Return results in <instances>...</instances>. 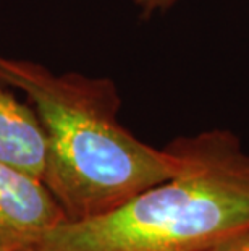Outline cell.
Wrapping results in <instances>:
<instances>
[{
    "label": "cell",
    "mask_w": 249,
    "mask_h": 251,
    "mask_svg": "<svg viewBox=\"0 0 249 251\" xmlns=\"http://www.w3.org/2000/svg\"><path fill=\"white\" fill-rule=\"evenodd\" d=\"M0 81L33 100L47 136L42 181L67 221L109 214L183 169L178 141L156 149L120 124L121 100L112 79L55 75L38 63L0 57Z\"/></svg>",
    "instance_id": "1"
},
{
    "label": "cell",
    "mask_w": 249,
    "mask_h": 251,
    "mask_svg": "<svg viewBox=\"0 0 249 251\" xmlns=\"http://www.w3.org/2000/svg\"><path fill=\"white\" fill-rule=\"evenodd\" d=\"M178 175L109 214L65 221L28 251H207L249 228V154L228 130L177 140Z\"/></svg>",
    "instance_id": "2"
},
{
    "label": "cell",
    "mask_w": 249,
    "mask_h": 251,
    "mask_svg": "<svg viewBox=\"0 0 249 251\" xmlns=\"http://www.w3.org/2000/svg\"><path fill=\"white\" fill-rule=\"evenodd\" d=\"M65 221L44 181L0 162V251H28Z\"/></svg>",
    "instance_id": "3"
},
{
    "label": "cell",
    "mask_w": 249,
    "mask_h": 251,
    "mask_svg": "<svg viewBox=\"0 0 249 251\" xmlns=\"http://www.w3.org/2000/svg\"><path fill=\"white\" fill-rule=\"evenodd\" d=\"M47 136L36 109L0 88V162L42 180Z\"/></svg>",
    "instance_id": "4"
},
{
    "label": "cell",
    "mask_w": 249,
    "mask_h": 251,
    "mask_svg": "<svg viewBox=\"0 0 249 251\" xmlns=\"http://www.w3.org/2000/svg\"><path fill=\"white\" fill-rule=\"evenodd\" d=\"M207 251H249V228L217 243Z\"/></svg>",
    "instance_id": "5"
},
{
    "label": "cell",
    "mask_w": 249,
    "mask_h": 251,
    "mask_svg": "<svg viewBox=\"0 0 249 251\" xmlns=\"http://www.w3.org/2000/svg\"><path fill=\"white\" fill-rule=\"evenodd\" d=\"M178 0H136V5L141 10L142 17H151L157 12H165L172 8Z\"/></svg>",
    "instance_id": "6"
}]
</instances>
